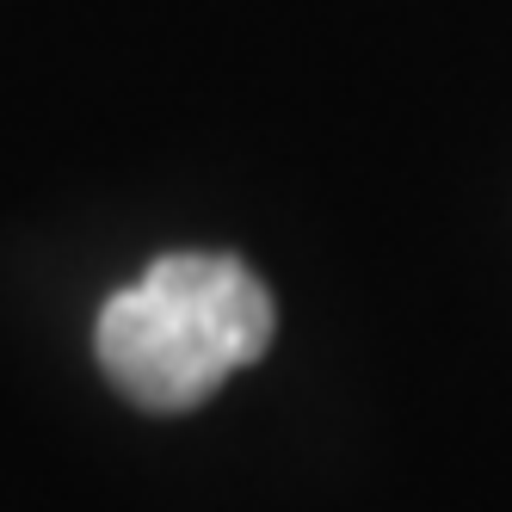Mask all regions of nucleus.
Returning a JSON list of instances; mask_svg holds the SVG:
<instances>
[{
    "mask_svg": "<svg viewBox=\"0 0 512 512\" xmlns=\"http://www.w3.org/2000/svg\"><path fill=\"white\" fill-rule=\"evenodd\" d=\"M278 334L272 290L229 253H167L93 321L99 371L149 414L210 401Z\"/></svg>",
    "mask_w": 512,
    "mask_h": 512,
    "instance_id": "f257e3e1",
    "label": "nucleus"
}]
</instances>
